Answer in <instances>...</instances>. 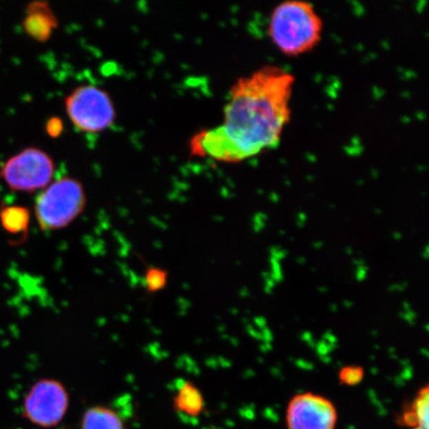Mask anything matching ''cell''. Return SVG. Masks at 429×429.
<instances>
[{"mask_svg":"<svg viewBox=\"0 0 429 429\" xmlns=\"http://www.w3.org/2000/svg\"><path fill=\"white\" fill-rule=\"evenodd\" d=\"M81 429H125L120 415L103 406L87 408L81 421Z\"/></svg>","mask_w":429,"mask_h":429,"instance_id":"12","label":"cell"},{"mask_svg":"<svg viewBox=\"0 0 429 429\" xmlns=\"http://www.w3.org/2000/svg\"><path fill=\"white\" fill-rule=\"evenodd\" d=\"M69 404L68 390L61 381L54 379H39L24 399V417L41 428H54L64 419Z\"/></svg>","mask_w":429,"mask_h":429,"instance_id":"6","label":"cell"},{"mask_svg":"<svg viewBox=\"0 0 429 429\" xmlns=\"http://www.w3.org/2000/svg\"><path fill=\"white\" fill-rule=\"evenodd\" d=\"M59 25L58 18L47 1H32L27 6L22 28L27 36L38 42L45 43Z\"/></svg>","mask_w":429,"mask_h":429,"instance_id":"8","label":"cell"},{"mask_svg":"<svg viewBox=\"0 0 429 429\" xmlns=\"http://www.w3.org/2000/svg\"><path fill=\"white\" fill-rule=\"evenodd\" d=\"M86 203L83 184L74 177H61L36 198V222L43 232L63 230L84 212Z\"/></svg>","mask_w":429,"mask_h":429,"instance_id":"3","label":"cell"},{"mask_svg":"<svg viewBox=\"0 0 429 429\" xmlns=\"http://www.w3.org/2000/svg\"><path fill=\"white\" fill-rule=\"evenodd\" d=\"M294 83L291 73L275 66L240 78L224 105L223 123L192 138V154L233 163L275 148L291 121Z\"/></svg>","mask_w":429,"mask_h":429,"instance_id":"1","label":"cell"},{"mask_svg":"<svg viewBox=\"0 0 429 429\" xmlns=\"http://www.w3.org/2000/svg\"><path fill=\"white\" fill-rule=\"evenodd\" d=\"M397 423L406 429H429V383L404 404Z\"/></svg>","mask_w":429,"mask_h":429,"instance_id":"9","label":"cell"},{"mask_svg":"<svg viewBox=\"0 0 429 429\" xmlns=\"http://www.w3.org/2000/svg\"><path fill=\"white\" fill-rule=\"evenodd\" d=\"M285 421L287 429H335L338 412L327 397L312 392L300 393L287 404Z\"/></svg>","mask_w":429,"mask_h":429,"instance_id":"7","label":"cell"},{"mask_svg":"<svg viewBox=\"0 0 429 429\" xmlns=\"http://www.w3.org/2000/svg\"><path fill=\"white\" fill-rule=\"evenodd\" d=\"M65 109L72 125L85 134H100L116 120L111 96L101 87L82 85L65 98Z\"/></svg>","mask_w":429,"mask_h":429,"instance_id":"5","label":"cell"},{"mask_svg":"<svg viewBox=\"0 0 429 429\" xmlns=\"http://www.w3.org/2000/svg\"><path fill=\"white\" fill-rule=\"evenodd\" d=\"M145 282L146 289L151 293L163 291L167 284V271L159 267H150L146 271Z\"/></svg>","mask_w":429,"mask_h":429,"instance_id":"13","label":"cell"},{"mask_svg":"<svg viewBox=\"0 0 429 429\" xmlns=\"http://www.w3.org/2000/svg\"><path fill=\"white\" fill-rule=\"evenodd\" d=\"M56 163L44 149L29 146L8 157L0 166V181L17 193L42 191L54 181Z\"/></svg>","mask_w":429,"mask_h":429,"instance_id":"4","label":"cell"},{"mask_svg":"<svg viewBox=\"0 0 429 429\" xmlns=\"http://www.w3.org/2000/svg\"><path fill=\"white\" fill-rule=\"evenodd\" d=\"M31 213L25 206L6 204L0 207V224L13 237L24 239L29 230Z\"/></svg>","mask_w":429,"mask_h":429,"instance_id":"11","label":"cell"},{"mask_svg":"<svg viewBox=\"0 0 429 429\" xmlns=\"http://www.w3.org/2000/svg\"><path fill=\"white\" fill-rule=\"evenodd\" d=\"M45 130H46V134L50 138H58L63 132L62 121L59 118H56V116L49 118L46 121V125H45Z\"/></svg>","mask_w":429,"mask_h":429,"instance_id":"15","label":"cell"},{"mask_svg":"<svg viewBox=\"0 0 429 429\" xmlns=\"http://www.w3.org/2000/svg\"><path fill=\"white\" fill-rule=\"evenodd\" d=\"M365 377V370L360 366H346L339 373V381L345 386H357Z\"/></svg>","mask_w":429,"mask_h":429,"instance_id":"14","label":"cell"},{"mask_svg":"<svg viewBox=\"0 0 429 429\" xmlns=\"http://www.w3.org/2000/svg\"><path fill=\"white\" fill-rule=\"evenodd\" d=\"M324 23L313 4L285 0L275 6L269 23V35L280 53L300 57L315 49L322 39Z\"/></svg>","mask_w":429,"mask_h":429,"instance_id":"2","label":"cell"},{"mask_svg":"<svg viewBox=\"0 0 429 429\" xmlns=\"http://www.w3.org/2000/svg\"><path fill=\"white\" fill-rule=\"evenodd\" d=\"M177 412L188 417H198L205 410V399L200 388L192 381H183L173 399Z\"/></svg>","mask_w":429,"mask_h":429,"instance_id":"10","label":"cell"}]
</instances>
